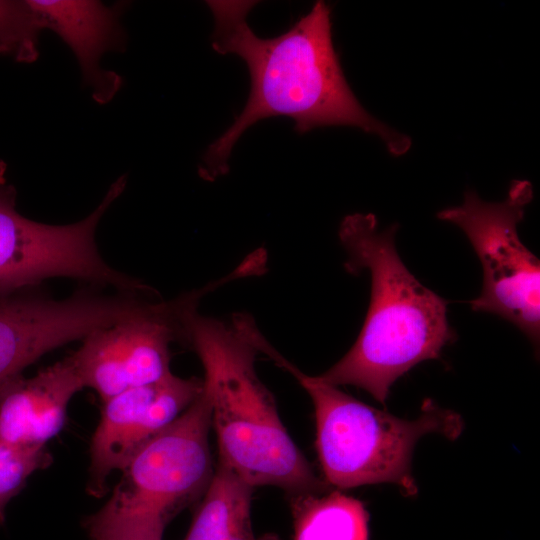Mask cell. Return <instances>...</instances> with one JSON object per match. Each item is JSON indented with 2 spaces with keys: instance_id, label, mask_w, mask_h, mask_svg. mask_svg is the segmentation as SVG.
<instances>
[{
  "instance_id": "6da1fadb",
  "label": "cell",
  "mask_w": 540,
  "mask_h": 540,
  "mask_svg": "<svg viewBox=\"0 0 540 540\" xmlns=\"http://www.w3.org/2000/svg\"><path fill=\"white\" fill-rule=\"evenodd\" d=\"M214 17L212 47L235 54L247 65L250 93L228 129L207 148L198 173L214 181L229 171L232 149L260 120L291 118L298 133L325 126H351L377 135L394 156L411 140L369 114L351 90L332 42L331 9L317 1L289 30L273 38L257 36L247 16L256 1H207Z\"/></svg>"
},
{
  "instance_id": "7a4b0ae2",
  "label": "cell",
  "mask_w": 540,
  "mask_h": 540,
  "mask_svg": "<svg viewBox=\"0 0 540 540\" xmlns=\"http://www.w3.org/2000/svg\"><path fill=\"white\" fill-rule=\"evenodd\" d=\"M258 332L246 314L223 321L201 315L197 307L184 317L183 341L204 370L203 393L219 463L254 488L275 486L288 496L326 492L328 485L290 437L273 395L257 375Z\"/></svg>"
},
{
  "instance_id": "3957f363",
  "label": "cell",
  "mask_w": 540,
  "mask_h": 540,
  "mask_svg": "<svg viewBox=\"0 0 540 540\" xmlns=\"http://www.w3.org/2000/svg\"><path fill=\"white\" fill-rule=\"evenodd\" d=\"M397 228L380 231L372 213L350 214L341 222L345 268L370 272V304L354 345L318 376L334 386L361 388L383 405L399 377L422 361L439 359L457 338L447 318V301L419 282L401 260Z\"/></svg>"
},
{
  "instance_id": "277c9868",
  "label": "cell",
  "mask_w": 540,
  "mask_h": 540,
  "mask_svg": "<svg viewBox=\"0 0 540 540\" xmlns=\"http://www.w3.org/2000/svg\"><path fill=\"white\" fill-rule=\"evenodd\" d=\"M275 363L298 380L313 402L316 450L328 486L349 489L388 482L414 496L418 489L411 458L419 438L438 433L456 440L463 431L462 417L432 400L424 401L418 419L404 420L304 374L282 355Z\"/></svg>"
},
{
  "instance_id": "5b68a950",
  "label": "cell",
  "mask_w": 540,
  "mask_h": 540,
  "mask_svg": "<svg viewBox=\"0 0 540 540\" xmlns=\"http://www.w3.org/2000/svg\"><path fill=\"white\" fill-rule=\"evenodd\" d=\"M210 430V405L202 390L121 470L107 503L85 520L88 535L162 538L168 522L199 501L213 477Z\"/></svg>"
},
{
  "instance_id": "8992f818",
  "label": "cell",
  "mask_w": 540,
  "mask_h": 540,
  "mask_svg": "<svg viewBox=\"0 0 540 540\" xmlns=\"http://www.w3.org/2000/svg\"><path fill=\"white\" fill-rule=\"evenodd\" d=\"M533 199L527 180L511 182L501 202H486L465 192L461 205L443 209L438 219L466 234L483 269L480 295L472 310L496 314L521 330L536 347L540 336V262L521 242L518 224Z\"/></svg>"
},
{
  "instance_id": "52a82bcc",
  "label": "cell",
  "mask_w": 540,
  "mask_h": 540,
  "mask_svg": "<svg viewBox=\"0 0 540 540\" xmlns=\"http://www.w3.org/2000/svg\"><path fill=\"white\" fill-rule=\"evenodd\" d=\"M223 284L222 277L169 301L154 297L136 313L90 332L71 355L83 387L105 402L167 377L172 373L170 344L183 340L186 312Z\"/></svg>"
},
{
  "instance_id": "ba28073f",
  "label": "cell",
  "mask_w": 540,
  "mask_h": 540,
  "mask_svg": "<svg viewBox=\"0 0 540 540\" xmlns=\"http://www.w3.org/2000/svg\"><path fill=\"white\" fill-rule=\"evenodd\" d=\"M120 293L82 289L54 299L35 287L0 292V385L42 355L130 313Z\"/></svg>"
},
{
  "instance_id": "9c48e42d",
  "label": "cell",
  "mask_w": 540,
  "mask_h": 540,
  "mask_svg": "<svg viewBox=\"0 0 540 540\" xmlns=\"http://www.w3.org/2000/svg\"><path fill=\"white\" fill-rule=\"evenodd\" d=\"M199 378L169 374L164 379L126 390L103 402L91 439L88 490L102 496L107 478L121 471L153 436L180 416L202 393Z\"/></svg>"
},
{
  "instance_id": "30bf717a",
  "label": "cell",
  "mask_w": 540,
  "mask_h": 540,
  "mask_svg": "<svg viewBox=\"0 0 540 540\" xmlns=\"http://www.w3.org/2000/svg\"><path fill=\"white\" fill-rule=\"evenodd\" d=\"M74 361L64 358L25 378L0 385V444L41 448L63 428L68 405L83 389Z\"/></svg>"
},
{
  "instance_id": "8fae6325",
  "label": "cell",
  "mask_w": 540,
  "mask_h": 540,
  "mask_svg": "<svg viewBox=\"0 0 540 540\" xmlns=\"http://www.w3.org/2000/svg\"><path fill=\"white\" fill-rule=\"evenodd\" d=\"M40 28L50 29L75 55L83 79L99 104L109 102L122 85L121 77L102 69L108 51H123L126 36L120 24L121 9L100 1L26 0Z\"/></svg>"
},
{
  "instance_id": "7c38bea8",
  "label": "cell",
  "mask_w": 540,
  "mask_h": 540,
  "mask_svg": "<svg viewBox=\"0 0 540 540\" xmlns=\"http://www.w3.org/2000/svg\"><path fill=\"white\" fill-rule=\"evenodd\" d=\"M7 165L0 161V292L38 285L51 273L56 237L48 224L22 216L17 192L7 181Z\"/></svg>"
},
{
  "instance_id": "4fadbf2b",
  "label": "cell",
  "mask_w": 540,
  "mask_h": 540,
  "mask_svg": "<svg viewBox=\"0 0 540 540\" xmlns=\"http://www.w3.org/2000/svg\"><path fill=\"white\" fill-rule=\"evenodd\" d=\"M253 490L218 462L184 540H280L273 533L255 534L251 522Z\"/></svg>"
},
{
  "instance_id": "5bb4252c",
  "label": "cell",
  "mask_w": 540,
  "mask_h": 540,
  "mask_svg": "<svg viewBox=\"0 0 540 540\" xmlns=\"http://www.w3.org/2000/svg\"><path fill=\"white\" fill-rule=\"evenodd\" d=\"M293 540H369L364 504L339 490L288 496Z\"/></svg>"
},
{
  "instance_id": "9a60e30c",
  "label": "cell",
  "mask_w": 540,
  "mask_h": 540,
  "mask_svg": "<svg viewBox=\"0 0 540 540\" xmlns=\"http://www.w3.org/2000/svg\"><path fill=\"white\" fill-rule=\"evenodd\" d=\"M41 30L27 1L0 0V55L20 63L36 61Z\"/></svg>"
},
{
  "instance_id": "2e32d148",
  "label": "cell",
  "mask_w": 540,
  "mask_h": 540,
  "mask_svg": "<svg viewBox=\"0 0 540 540\" xmlns=\"http://www.w3.org/2000/svg\"><path fill=\"white\" fill-rule=\"evenodd\" d=\"M52 457L46 447L25 448L0 444V526L6 507L36 471L47 468Z\"/></svg>"
},
{
  "instance_id": "e0dca14e",
  "label": "cell",
  "mask_w": 540,
  "mask_h": 540,
  "mask_svg": "<svg viewBox=\"0 0 540 540\" xmlns=\"http://www.w3.org/2000/svg\"><path fill=\"white\" fill-rule=\"evenodd\" d=\"M93 540H162V539H154V538H147V537H140V536H107V537L95 538Z\"/></svg>"
}]
</instances>
